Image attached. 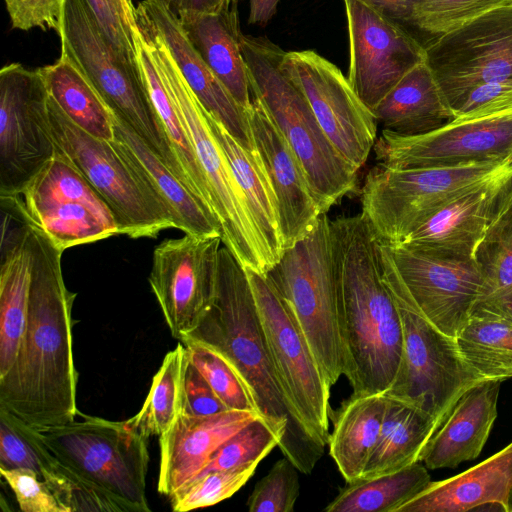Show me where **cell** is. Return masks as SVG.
Listing matches in <instances>:
<instances>
[{"instance_id":"1","label":"cell","mask_w":512,"mask_h":512,"mask_svg":"<svg viewBox=\"0 0 512 512\" xmlns=\"http://www.w3.org/2000/svg\"><path fill=\"white\" fill-rule=\"evenodd\" d=\"M24 224L31 250L28 318L14 363L0 377V407L40 428L69 423L78 413L72 317L77 294L64 282V251L41 229Z\"/></svg>"},{"instance_id":"2","label":"cell","mask_w":512,"mask_h":512,"mask_svg":"<svg viewBox=\"0 0 512 512\" xmlns=\"http://www.w3.org/2000/svg\"><path fill=\"white\" fill-rule=\"evenodd\" d=\"M344 376L354 395L384 393L398 371L403 329L384 278L381 242L361 214L330 220Z\"/></svg>"},{"instance_id":"3","label":"cell","mask_w":512,"mask_h":512,"mask_svg":"<svg viewBox=\"0 0 512 512\" xmlns=\"http://www.w3.org/2000/svg\"><path fill=\"white\" fill-rule=\"evenodd\" d=\"M203 343L224 356L245 383L261 416L283 425V455L304 474L323 450L292 417L276 378L255 298L245 269L227 247H221L214 298L200 322L180 342Z\"/></svg>"},{"instance_id":"4","label":"cell","mask_w":512,"mask_h":512,"mask_svg":"<svg viewBox=\"0 0 512 512\" xmlns=\"http://www.w3.org/2000/svg\"><path fill=\"white\" fill-rule=\"evenodd\" d=\"M253 97L299 159L315 199L328 210L356 186L358 170L332 144L299 87L282 69L286 52L264 37L242 35Z\"/></svg>"},{"instance_id":"5","label":"cell","mask_w":512,"mask_h":512,"mask_svg":"<svg viewBox=\"0 0 512 512\" xmlns=\"http://www.w3.org/2000/svg\"><path fill=\"white\" fill-rule=\"evenodd\" d=\"M77 414L80 420L33 429L69 476L96 495L108 511L149 512L148 438L127 421Z\"/></svg>"},{"instance_id":"6","label":"cell","mask_w":512,"mask_h":512,"mask_svg":"<svg viewBox=\"0 0 512 512\" xmlns=\"http://www.w3.org/2000/svg\"><path fill=\"white\" fill-rule=\"evenodd\" d=\"M137 21L205 178L213 212L222 228V243L244 269L267 273L271 263L228 161L209 127L205 109L183 77L159 32L139 13Z\"/></svg>"},{"instance_id":"7","label":"cell","mask_w":512,"mask_h":512,"mask_svg":"<svg viewBox=\"0 0 512 512\" xmlns=\"http://www.w3.org/2000/svg\"><path fill=\"white\" fill-rule=\"evenodd\" d=\"M58 35L60 56L81 72L112 114L187 186L139 65H133L113 48L83 0H64Z\"/></svg>"},{"instance_id":"8","label":"cell","mask_w":512,"mask_h":512,"mask_svg":"<svg viewBox=\"0 0 512 512\" xmlns=\"http://www.w3.org/2000/svg\"><path fill=\"white\" fill-rule=\"evenodd\" d=\"M267 274L290 306L322 371L333 386L344 375L345 357L327 215L320 216L305 238L285 249Z\"/></svg>"},{"instance_id":"9","label":"cell","mask_w":512,"mask_h":512,"mask_svg":"<svg viewBox=\"0 0 512 512\" xmlns=\"http://www.w3.org/2000/svg\"><path fill=\"white\" fill-rule=\"evenodd\" d=\"M384 281L400 313L403 349L388 397L410 403L433 416L441 426L458 399L484 381L462 359L454 338L430 323L400 287L387 245L381 243Z\"/></svg>"},{"instance_id":"10","label":"cell","mask_w":512,"mask_h":512,"mask_svg":"<svg viewBox=\"0 0 512 512\" xmlns=\"http://www.w3.org/2000/svg\"><path fill=\"white\" fill-rule=\"evenodd\" d=\"M511 159L407 169L376 164L362 187V215L382 244L399 245L439 208Z\"/></svg>"},{"instance_id":"11","label":"cell","mask_w":512,"mask_h":512,"mask_svg":"<svg viewBox=\"0 0 512 512\" xmlns=\"http://www.w3.org/2000/svg\"><path fill=\"white\" fill-rule=\"evenodd\" d=\"M48 125L57 151L84 176L111 210L119 234L156 238L175 228L169 210L129 164L114 139L93 137L76 126L48 96Z\"/></svg>"},{"instance_id":"12","label":"cell","mask_w":512,"mask_h":512,"mask_svg":"<svg viewBox=\"0 0 512 512\" xmlns=\"http://www.w3.org/2000/svg\"><path fill=\"white\" fill-rule=\"evenodd\" d=\"M245 271L287 407L307 437L324 450L330 436L332 386L290 306L268 274Z\"/></svg>"},{"instance_id":"13","label":"cell","mask_w":512,"mask_h":512,"mask_svg":"<svg viewBox=\"0 0 512 512\" xmlns=\"http://www.w3.org/2000/svg\"><path fill=\"white\" fill-rule=\"evenodd\" d=\"M1 201L63 251L119 234L107 204L58 151L17 196Z\"/></svg>"},{"instance_id":"14","label":"cell","mask_w":512,"mask_h":512,"mask_svg":"<svg viewBox=\"0 0 512 512\" xmlns=\"http://www.w3.org/2000/svg\"><path fill=\"white\" fill-rule=\"evenodd\" d=\"M57 153L48 94L38 70L11 63L0 71V197L17 196Z\"/></svg>"},{"instance_id":"15","label":"cell","mask_w":512,"mask_h":512,"mask_svg":"<svg viewBox=\"0 0 512 512\" xmlns=\"http://www.w3.org/2000/svg\"><path fill=\"white\" fill-rule=\"evenodd\" d=\"M424 62L450 108L476 86L512 80V4L430 40Z\"/></svg>"},{"instance_id":"16","label":"cell","mask_w":512,"mask_h":512,"mask_svg":"<svg viewBox=\"0 0 512 512\" xmlns=\"http://www.w3.org/2000/svg\"><path fill=\"white\" fill-rule=\"evenodd\" d=\"M281 66L304 94L332 144L360 169L376 142L377 121L348 78L312 50L286 52Z\"/></svg>"},{"instance_id":"17","label":"cell","mask_w":512,"mask_h":512,"mask_svg":"<svg viewBox=\"0 0 512 512\" xmlns=\"http://www.w3.org/2000/svg\"><path fill=\"white\" fill-rule=\"evenodd\" d=\"M387 246L405 295L430 323L455 339L468 322L483 287L475 259L444 256L404 245Z\"/></svg>"},{"instance_id":"18","label":"cell","mask_w":512,"mask_h":512,"mask_svg":"<svg viewBox=\"0 0 512 512\" xmlns=\"http://www.w3.org/2000/svg\"><path fill=\"white\" fill-rule=\"evenodd\" d=\"M373 148L377 164L394 169L505 160L512 157V108L420 135L382 130Z\"/></svg>"},{"instance_id":"19","label":"cell","mask_w":512,"mask_h":512,"mask_svg":"<svg viewBox=\"0 0 512 512\" xmlns=\"http://www.w3.org/2000/svg\"><path fill=\"white\" fill-rule=\"evenodd\" d=\"M222 238L185 234L153 251L149 284L172 336L181 341L211 305Z\"/></svg>"},{"instance_id":"20","label":"cell","mask_w":512,"mask_h":512,"mask_svg":"<svg viewBox=\"0 0 512 512\" xmlns=\"http://www.w3.org/2000/svg\"><path fill=\"white\" fill-rule=\"evenodd\" d=\"M350 43L348 81L371 112L415 66L424 46L358 0H344Z\"/></svg>"},{"instance_id":"21","label":"cell","mask_w":512,"mask_h":512,"mask_svg":"<svg viewBox=\"0 0 512 512\" xmlns=\"http://www.w3.org/2000/svg\"><path fill=\"white\" fill-rule=\"evenodd\" d=\"M255 153L277 200L283 251L305 238L322 213L296 154L255 97L245 109Z\"/></svg>"},{"instance_id":"22","label":"cell","mask_w":512,"mask_h":512,"mask_svg":"<svg viewBox=\"0 0 512 512\" xmlns=\"http://www.w3.org/2000/svg\"><path fill=\"white\" fill-rule=\"evenodd\" d=\"M512 180V159L451 199L399 245L462 259L474 258L500 194Z\"/></svg>"},{"instance_id":"23","label":"cell","mask_w":512,"mask_h":512,"mask_svg":"<svg viewBox=\"0 0 512 512\" xmlns=\"http://www.w3.org/2000/svg\"><path fill=\"white\" fill-rule=\"evenodd\" d=\"M258 416L257 411L233 409L208 416L180 413L159 436L158 492L169 497L185 485L227 439Z\"/></svg>"},{"instance_id":"24","label":"cell","mask_w":512,"mask_h":512,"mask_svg":"<svg viewBox=\"0 0 512 512\" xmlns=\"http://www.w3.org/2000/svg\"><path fill=\"white\" fill-rule=\"evenodd\" d=\"M136 10L159 32L203 108L248 152L254 146L245 110L190 44L179 18L158 0H142Z\"/></svg>"},{"instance_id":"25","label":"cell","mask_w":512,"mask_h":512,"mask_svg":"<svg viewBox=\"0 0 512 512\" xmlns=\"http://www.w3.org/2000/svg\"><path fill=\"white\" fill-rule=\"evenodd\" d=\"M500 383L482 381L458 399L422 453L426 468H455L479 456L497 417Z\"/></svg>"},{"instance_id":"26","label":"cell","mask_w":512,"mask_h":512,"mask_svg":"<svg viewBox=\"0 0 512 512\" xmlns=\"http://www.w3.org/2000/svg\"><path fill=\"white\" fill-rule=\"evenodd\" d=\"M113 117L115 143L145 184L169 210L175 228L185 234L222 238V228L216 216L131 128Z\"/></svg>"},{"instance_id":"27","label":"cell","mask_w":512,"mask_h":512,"mask_svg":"<svg viewBox=\"0 0 512 512\" xmlns=\"http://www.w3.org/2000/svg\"><path fill=\"white\" fill-rule=\"evenodd\" d=\"M512 485V442L476 466L431 483L395 512L475 511L488 503L506 501Z\"/></svg>"},{"instance_id":"28","label":"cell","mask_w":512,"mask_h":512,"mask_svg":"<svg viewBox=\"0 0 512 512\" xmlns=\"http://www.w3.org/2000/svg\"><path fill=\"white\" fill-rule=\"evenodd\" d=\"M195 51L244 110L252 102L248 69L241 47L237 7L210 14L177 16Z\"/></svg>"},{"instance_id":"29","label":"cell","mask_w":512,"mask_h":512,"mask_svg":"<svg viewBox=\"0 0 512 512\" xmlns=\"http://www.w3.org/2000/svg\"><path fill=\"white\" fill-rule=\"evenodd\" d=\"M372 113L383 130L403 136L425 134L454 120L425 62L410 70Z\"/></svg>"},{"instance_id":"30","label":"cell","mask_w":512,"mask_h":512,"mask_svg":"<svg viewBox=\"0 0 512 512\" xmlns=\"http://www.w3.org/2000/svg\"><path fill=\"white\" fill-rule=\"evenodd\" d=\"M206 118L228 161L273 267L280 260L283 248L277 200L265 171L255 151L250 153L245 150L207 111Z\"/></svg>"},{"instance_id":"31","label":"cell","mask_w":512,"mask_h":512,"mask_svg":"<svg viewBox=\"0 0 512 512\" xmlns=\"http://www.w3.org/2000/svg\"><path fill=\"white\" fill-rule=\"evenodd\" d=\"M385 408L384 393L352 394L332 411L329 454L346 483L362 477L377 444Z\"/></svg>"},{"instance_id":"32","label":"cell","mask_w":512,"mask_h":512,"mask_svg":"<svg viewBox=\"0 0 512 512\" xmlns=\"http://www.w3.org/2000/svg\"><path fill=\"white\" fill-rule=\"evenodd\" d=\"M0 269V377L14 363L24 334L29 308L31 250L25 224L9 234Z\"/></svg>"},{"instance_id":"33","label":"cell","mask_w":512,"mask_h":512,"mask_svg":"<svg viewBox=\"0 0 512 512\" xmlns=\"http://www.w3.org/2000/svg\"><path fill=\"white\" fill-rule=\"evenodd\" d=\"M439 428L436 419L427 412L386 396L380 435L361 478L421 462L425 447Z\"/></svg>"},{"instance_id":"34","label":"cell","mask_w":512,"mask_h":512,"mask_svg":"<svg viewBox=\"0 0 512 512\" xmlns=\"http://www.w3.org/2000/svg\"><path fill=\"white\" fill-rule=\"evenodd\" d=\"M474 259L483 287L472 312L499 314L512 294V180L499 196Z\"/></svg>"},{"instance_id":"35","label":"cell","mask_w":512,"mask_h":512,"mask_svg":"<svg viewBox=\"0 0 512 512\" xmlns=\"http://www.w3.org/2000/svg\"><path fill=\"white\" fill-rule=\"evenodd\" d=\"M48 96L76 126L89 135L112 141L114 117L89 81L67 59L37 69Z\"/></svg>"},{"instance_id":"36","label":"cell","mask_w":512,"mask_h":512,"mask_svg":"<svg viewBox=\"0 0 512 512\" xmlns=\"http://www.w3.org/2000/svg\"><path fill=\"white\" fill-rule=\"evenodd\" d=\"M137 60L152 105L185 177L186 184L201 203L214 214L209 190L196 160L193 147L154 56L141 33L139 35Z\"/></svg>"},{"instance_id":"37","label":"cell","mask_w":512,"mask_h":512,"mask_svg":"<svg viewBox=\"0 0 512 512\" xmlns=\"http://www.w3.org/2000/svg\"><path fill=\"white\" fill-rule=\"evenodd\" d=\"M431 481L426 466L416 462L393 472L347 483L324 511L395 512Z\"/></svg>"},{"instance_id":"38","label":"cell","mask_w":512,"mask_h":512,"mask_svg":"<svg viewBox=\"0 0 512 512\" xmlns=\"http://www.w3.org/2000/svg\"><path fill=\"white\" fill-rule=\"evenodd\" d=\"M464 362L484 381L512 378V320L485 311L472 312L455 337Z\"/></svg>"},{"instance_id":"39","label":"cell","mask_w":512,"mask_h":512,"mask_svg":"<svg viewBox=\"0 0 512 512\" xmlns=\"http://www.w3.org/2000/svg\"><path fill=\"white\" fill-rule=\"evenodd\" d=\"M187 361V349L182 342L165 355L141 409L126 420L142 436H161L181 413L183 375Z\"/></svg>"},{"instance_id":"40","label":"cell","mask_w":512,"mask_h":512,"mask_svg":"<svg viewBox=\"0 0 512 512\" xmlns=\"http://www.w3.org/2000/svg\"><path fill=\"white\" fill-rule=\"evenodd\" d=\"M285 434L286 428L283 425L260 415L227 439L190 481L210 472L259 464L275 447L279 446Z\"/></svg>"},{"instance_id":"41","label":"cell","mask_w":512,"mask_h":512,"mask_svg":"<svg viewBox=\"0 0 512 512\" xmlns=\"http://www.w3.org/2000/svg\"><path fill=\"white\" fill-rule=\"evenodd\" d=\"M182 343L189 361L228 409L258 412L242 378L224 356L197 341L185 340Z\"/></svg>"},{"instance_id":"42","label":"cell","mask_w":512,"mask_h":512,"mask_svg":"<svg viewBox=\"0 0 512 512\" xmlns=\"http://www.w3.org/2000/svg\"><path fill=\"white\" fill-rule=\"evenodd\" d=\"M257 466L210 472L186 483L168 497L172 510L186 512L230 498L253 476Z\"/></svg>"},{"instance_id":"43","label":"cell","mask_w":512,"mask_h":512,"mask_svg":"<svg viewBox=\"0 0 512 512\" xmlns=\"http://www.w3.org/2000/svg\"><path fill=\"white\" fill-rule=\"evenodd\" d=\"M102 33L127 61L138 66L140 29L133 0H83Z\"/></svg>"},{"instance_id":"44","label":"cell","mask_w":512,"mask_h":512,"mask_svg":"<svg viewBox=\"0 0 512 512\" xmlns=\"http://www.w3.org/2000/svg\"><path fill=\"white\" fill-rule=\"evenodd\" d=\"M512 0H423L415 12V26L430 40ZM429 40V41H430Z\"/></svg>"},{"instance_id":"45","label":"cell","mask_w":512,"mask_h":512,"mask_svg":"<svg viewBox=\"0 0 512 512\" xmlns=\"http://www.w3.org/2000/svg\"><path fill=\"white\" fill-rule=\"evenodd\" d=\"M298 468L287 457L276 461L246 502L250 512H291L300 493Z\"/></svg>"},{"instance_id":"46","label":"cell","mask_w":512,"mask_h":512,"mask_svg":"<svg viewBox=\"0 0 512 512\" xmlns=\"http://www.w3.org/2000/svg\"><path fill=\"white\" fill-rule=\"evenodd\" d=\"M23 512H65L50 486L29 469L0 468Z\"/></svg>"},{"instance_id":"47","label":"cell","mask_w":512,"mask_h":512,"mask_svg":"<svg viewBox=\"0 0 512 512\" xmlns=\"http://www.w3.org/2000/svg\"><path fill=\"white\" fill-rule=\"evenodd\" d=\"M512 108V80L484 83L451 106L454 120H466Z\"/></svg>"},{"instance_id":"48","label":"cell","mask_w":512,"mask_h":512,"mask_svg":"<svg viewBox=\"0 0 512 512\" xmlns=\"http://www.w3.org/2000/svg\"><path fill=\"white\" fill-rule=\"evenodd\" d=\"M11 26L29 31H60L64 0H4Z\"/></svg>"},{"instance_id":"49","label":"cell","mask_w":512,"mask_h":512,"mask_svg":"<svg viewBox=\"0 0 512 512\" xmlns=\"http://www.w3.org/2000/svg\"><path fill=\"white\" fill-rule=\"evenodd\" d=\"M226 410L229 409L188 359L183 375L181 413L208 416Z\"/></svg>"},{"instance_id":"50","label":"cell","mask_w":512,"mask_h":512,"mask_svg":"<svg viewBox=\"0 0 512 512\" xmlns=\"http://www.w3.org/2000/svg\"><path fill=\"white\" fill-rule=\"evenodd\" d=\"M388 20L401 26L420 43L415 26V12L423 0H358ZM422 44V43H421ZM423 45V44H422Z\"/></svg>"},{"instance_id":"51","label":"cell","mask_w":512,"mask_h":512,"mask_svg":"<svg viewBox=\"0 0 512 512\" xmlns=\"http://www.w3.org/2000/svg\"><path fill=\"white\" fill-rule=\"evenodd\" d=\"M238 0H168V8L176 15L210 14L237 7Z\"/></svg>"},{"instance_id":"52","label":"cell","mask_w":512,"mask_h":512,"mask_svg":"<svg viewBox=\"0 0 512 512\" xmlns=\"http://www.w3.org/2000/svg\"><path fill=\"white\" fill-rule=\"evenodd\" d=\"M280 0H249V24H266L276 13Z\"/></svg>"},{"instance_id":"53","label":"cell","mask_w":512,"mask_h":512,"mask_svg":"<svg viewBox=\"0 0 512 512\" xmlns=\"http://www.w3.org/2000/svg\"><path fill=\"white\" fill-rule=\"evenodd\" d=\"M497 315H501L512 320V294Z\"/></svg>"},{"instance_id":"54","label":"cell","mask_w":512,"mask_h":512,"mask_svg":"<svg viewBox=\"0 0 512 512\" xmlns=\"http://www.w3.org/2000/svg\"><path fill=\"white\" fill-rule=\"evenodd\" d=\"M506 508H507V512H512V485H511L509 493H508V497H507V501H506Z\"/></svg>"},{"instance_id":"55","label":"cell","mask_w":512,"mask_h":512,"mask_svg":"<svg viewBox=\"0 0 512 512\" xmlns=\"http://www.w3.org/2000/svg\"><path fill=\"white\" fill-rule=\"evenodd\" d=\"M158 1H160V2H162V3H164V4H167V1H168V0H158Z\"/></svg>"}]
</instances>
